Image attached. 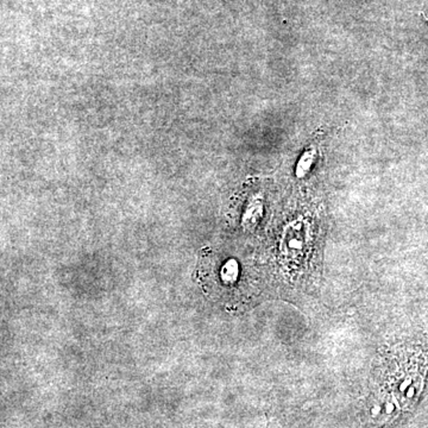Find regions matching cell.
Returning <instances> with one entry per match:
<instances>
[{
  "label": "cell",
  "instance_id": "obj_1",
  "mask_svg": "<svg viewBox=\"0 0 428 428\" xmlns=\"http://www.w3.org/2000/svg\"><path fill=\"white\" fill-rule=\"evenodd\" d=\"M317 150L315 146H310L303 151L302 155L299 157L295 167V175L299 178H302L310 173L317 160Z\"/></svg>",
  "mask_w": 428,
  "mask_h": 428
}]
</instances>
